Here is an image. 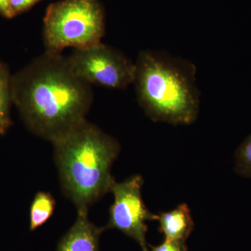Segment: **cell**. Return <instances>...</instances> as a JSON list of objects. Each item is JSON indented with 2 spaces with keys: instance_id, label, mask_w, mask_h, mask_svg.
<instances>
[{
  "instance_id": "cell-13",
  "label": "cell",
  "mask_w": 251,
  "mask_h": 251,
  "mask_svg": "<svg viewBox=\"0 0 251 251\" xmlns=\"http://www.w3.org/2000/svg\"><path fill=\"white\" fill-rule=\"evenodd\" d=\"M41 0H11V7L15 16L28 11Z\"/></svg>"
},
{
  "instance_id": "cell-8",
  "label": "cell",
  "mask_w": 251,
  "mask_h": 251,
  "mask_svg": "<svg viewBox=\"0 0 251 251\" xmlns=\"http://www.w3.org/2000/svg\"><path fill=\"white\" fill-rule=\"evenodd\" d=\"M159 223L158 230L166 240L186 242L194 229L191 210L186 203H182L172 209L156 215Z\"/></svg>"
},
{
  "instance_id": "cell-2",
  "label": "cell",
  "mask_w": 251,
  "mask_h": 251,
  "mask_svg": "<svg viewBox=\"0 0 251 251\" xmlns=\"http://www.w3.org/2000/svg\"><path fill=\"white\" fill-rule=\"evenodd\" d=\"M61 188L77 212L110 192L112 164L120 151L117 140L87 120L53 143Z\"/></svg>"
},
{
  "instance_id": "cell-14",
  "label": "cell",
  "mask_w": 251,
  "mask_h": 251,
  "mask_svg": "<svg viewBox=\"0 0 251 251\" xmlns=\"http://www.w3.org/2000/svg\"><path fill=\"white\" fill-rule=\"evenodd\" d=\"M0 15L6 18L16 16L11 7V0H0Z\"/></svg>"
},
{
  "instance_id": "cell-12",
  "label": "cell",
  "mask_w": 251,
  "mask_h": 251,
  "mask_svg": "<svg viewBox=\"0 0 251 251\" xmlns=\"http://www.w3.org/2000/svg\"><path fill=\"white\" fill-rule=\"evenodd\" d=\"M151 251H188L185 242L166 240L159 245L151 247Z\"/></svg>"
},
{
  "instance_id": "cell-11",
  "label": "cell",
  "mask_w": 251,
  "mask_h": 251,
  "mask_svg": "<svg viewBox=\"0 0 251 251\" xmlns=\"http://www.w3.org/2000/svg\"><path fill=\"white\" fill-rule=\"evenodd\" d=\"M235 158V171L238 174L251 177V134L237 149Z\"/></svg>"
},
{
  "instance_id": "cell-10",
  "label": "cell",
  "mask_w": 251,
  "mask_h": 251,
  "mask_svg": "<svg viewBox=\"0 0 251 251\" xmlns=\"http://www.w3.org/2000/svg\"><path fill=\"white\" fill-rule=\"evenodd\" d=\"M56 201L50 193L39 191L29 209V229L33 232L47 223L54 214Z\"/></svg>"
},
{
  "instance_id": "cell-7",
  "label": "cell",
  "mask_w": 251,
  "mask_h": 251,
  "mask_svg": "<svg viewBox=\"0 0 251 251\" xmlns=\"http://www.w3.org/2000/svg\"><path fill=\"white\" fill-rule=\"evenodd\" d=\"M105 230L91 222L88 212H77L76 221L60 239L56 251H99Z\"/></svg>"
},
{
  "instance_id": "cell-9",
  "label": "cell",
  "mask_w": 251,
  "mask_h": 251,
  "mask_svg": "<svg viewBox=\"0 0 251 251\" xmlns=\"http://www.w3.org/2000/svg\"><path fill=\"white\" fill-rule=\"evenodd\" d=\"M12 76L6 64L0 60V135H4L12 124Z\"/></svg>"
},
{
  "instance_id": "cell-6",
  "label": "cell",
  "mask_w": 251,
  "mask_h": 251,
  "mask_svg": "<svg viewBox=\"0 0 251 251\" xmlns=\"http://www.w3.org/2000/svg\"><path fill=\"white\" fill-rule=\"evenodd\" d=\"M143 178L133 175L122 181H114L110 192L114 201L109 210V220L105 229H116L139 244L143 251H149L146 235L147 221L156 220L150 212L142 196Z\"/></svg>"
},
{
  "instance_id": "cell-1",
  "label": "cell",
  "mask_w": 251,
  "mask_h": 251,
  "mask_svg": "<svg viewBox=\"0 0 251 251\" xmlns=\"http://www.w3.org/2000/svg\"><path fill=\"white\" fill-rule=\"evenodd\" d=\"M12 96L28 129L52 143L85 121L94 98L67 57L47 51L12 76Z\"/></svg>"
},
{
  "instance_id": "cell-5",
  "label": "cell",
  "mask_w": 251,
  "mask_h": 251,
  "mask_svg": "<svg viewBox=\"0 0 251 251\" xmlns=\"http://www.w3.org/2000/svg\"><path fill=\"white\" fill-rule=\"evenodd\" d=\"M67 59L72 72L91 85L122 90L134 81L135 62L102 43L75 49Z\"/></svg>"
},
{
  "instance_id": "cell-4",
  "label": "cell",
  "mask_w": 251,
  "mask_h": 251,
  "mask_svg": "<svg viewBox=\"0 0 251 251\" xmlns=\"http://www.w3.org/2000/svg\"><path fill=\"white\" fill-rule=\"evenodd\" d=\"M105 33V16L99 0H62L48 6L44 19L46 51L61 53L64 49L90 47Z\"/></svg>"
},
{
  "instance_id": "cell-3",
  "label": "cell",
  "mask_w": 251,
  "mask_h": 251,
  "mask_svg": "<svg viewBox=\"0 0 251 251\" xmlns=\"http://www.w3.org/2000/svg\"><path fill=\"white\" fill-rule=\"evenodd\" d=\"M140 107L153 122L189 125L197 120L200 92L193 63L161 51L144 50L133 83Z\"/></svg>"
}]
</instances>
